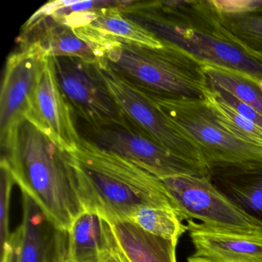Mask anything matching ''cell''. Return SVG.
<instances>
[{"label":"cell","instance_id":"cell-1","mask_svg":"<svg viewBox=\"0 0 262 262\" xmlns=\"http://www.w3.org/2000/svg\"><path fill=\"white\" fill-rule=\"evenodd\" d=\"M122 13L156 38L202 63L242 73L262 82V63L222 32L209 0L134 2Z\"/></svg>","mask_w":262,"mask_h":262},{"label":"cell","instance_id":"cell-2","mask_svg":"<svg viewBox=\"0 0 262 262\" xmlns=\"http://www.w3.org/2000/svg\"><path fill=\"white\" fill-rule=\"evenodd\" d=\"M67 155L85 210L105 220H127L142 208H167L179 214L161 179L132 161L84 138Z\"/></svg>","mask_w":262,"mask_h":262},{"label":"cell","instance_id":"cell-3","mask_svg":"<svg viewBox=\"0 0 262 262\" xmlns=\"http://www.w3.org/2000/svg\"><path fill=\"white\" fill-rule=\"evenodd\" d=\"M15 183L60 229L85 211L68 155L28 120L1 145Z\"/></svg>","mask_w":262,"mask_h":262},{"label":"cell","instance_id":"cell-4","mask_svg":"<svg viewBox=\"0 0 262 262\" xmlns=\"http://www.w3.org/2000/svg\"><path fill=\"white\" fill-rule=\"evenodd\" d=\"M102 55L115 71L146 93L205 101L208 82L204 63L171 44L153 48L117 40L107 44Z\"/></svg>","mask_w":262,"mask_h":262},{"label":"cell","instance_id":"cell-5","mask_svg":"<svg viewBox=\"0 0 262 262\" xmlns=\"http://www.w3.org/2000/svg\"><path fill=\"white\" fill-rule=\"evenodd\" d=\"M146 93L163 116L197 147L208 168L262 162V148L231 136L217 122L205 101L166 99Z\"/></svg>","mask_w":262,"mask_h":262},{"label":"cell","instance_id":"cell-6","mask_svg":"<svg viewBox=\"0 0 262 262\" xmlns=\"http://www.w3.org/2000/svg\"><path fill=\"white\" fill-rule=\"evenodd\" d=\"M96 66L125 119L176 156L209 174L197 147L163 116L145 92L115 71L105 59H99Z\"/></svg>","mask_w":262,"mask_h":262},{"label":"cell","instance_id":"cell-7","mask_svg":"<svg viewBox=\"0 0 262 262\" xmlns=\"http://www.w3.org/2000/svg\"><path fill=\"white\" fill-rule=\"evenodd\" d=\"M161 180L182 220H199L222 231L262 235V224L233 203L209 178L176 176Z\"/></svg>","mask_w":262,"mask_h":262},{"label":"cell","instance_id":"cell-8","mask_svg":"<svg viewBox=\"0 0 262 262\" xmlns=\"http://www.w3.org/2000/svg\"><path fill=\"white\" fill-rule=\"evenodd\" d=\"M52 59L58 83L73 113L94 128L121 124L125 121L96 63L76 57Z\"/></svg>","mask_w":262,"mask_h":262},{"label":"cell","instance_id":"cell-9","mask_svg":"<svg viewBox=\"0 0 262 262\" xmlns=\"http://www.w3.org/2000/svg\"><path fill=\"white\" fill-rule=\"evenodd\" d=\"M98 146L116 153L159 179L176 176L209 178L206 171L176 156L126 119L122 123L95 128Z\"/></svg>","mask_w":262,"mask_h":262},{"label":"cell","instance_id":"cell-10","mask_svg":"<svg viewBox=\"0 0 262 262\" xmlns=\"http://www.w3.org/2000/svg\"><path fill=\"white\" fill-rule=\"evenodd\" d=\"M49 56L35 43L20 47L6 63L0 96V143L4 145L26 114Z\"/></svg>","mask_w":262,"mask_h":262},{"label":"cell","instance_id":"cell-11","mask_svg":"<svg viewBox=\"0 0 262 262\" xmlns=\"http://www.w3.org/2000/svg\"><path fill=\"white\" fill-rule=\"evenodd\" d=\"M73 113L58 83L53 59L50 57L30 99L26 119L68 153L76 149L82 140Z\"/></svg>","mask_w":262,"mask_h":262},{"label":"cell","instance_id":"cell-12","mask_svg":"<svg viewBox=\"0 0 262 262\" xmlns=\"http://www.w3.org/2000/svg\"><path fill=\"white\" fill-rule=\"evenodd\" d=\"M22 243L19 262H67L68 234L22 193Z\"/></svg>","mask_w":262,"mask_h":262},{"label":"cell","instance_id":"cell-13","mask_svg":"<svg viewBox=\"0 0 262 262\" xmlns=\"http://www.w3.org/2000/svg\"><path fill=\"white\" fill-rule=\"evenodd\" d=\"M192 256L211 262H262V235L241 234L188 220Z\"/></svg>","mask_w":262,"mask_h":262},{"label":"cell","instance_id":"cell-14","mask_svg":"<svg viewBox=\"0 0 262 262\" xmlns=\"http://www.w3.org/2000/svg\"><path fill=\"white\" fill-rule=\"evenodd\" d=\"M209 179L233 203L262 224V162L208 168Z\"/></svg>","mask_w":262,"mask_h":262},{"label":"cell","instance_id":"cell-15","mask_svg":"<svg viewBox=\"0 0 262 262\" xmlns=\"http://www.w3.org/2000/svg\"><path fill=\"white\" fill-rule=\"evenodd\" d=\"M122 7L104 9L83 27L73 29L75 33L93 44L100 58L102 49L110 42L122 40L153 48H161L164 42L142 26L125 16Z\"/></svg>","mask_w":262,"mask_h":262},{"label":"cell","instance_id":"cell-16","mask_svg":"<svg viewBox=\"0 0 262 262\" xmlns=\"http://www.w3.org/2000/svg\"><path fill=\"white\" fill-rule=\"evenodd\" d=\"M106 221L129 262H177L174 242L146 232L128 221Z\"/></svg>","mask_w":262,"mask_h":262},{"label":"cell","instance_id":"cell-17","mask_svg":"<svg viewBox=\"0 0 262 262\" xmlns=\"http://www.w3.org/2000/svg\"><path fill=\"white\" fill-rule=\"evenodd\" d=\"M67 262H96L113 237L110 223L96 211L85 210L67 231Z\"/></svg>","mask_w":262,"mask_h":262},{"label":"cell","instance_id":"cell-18","mask_svg":"<svg viewBox=\"0 0 262 262\" xmlns=\"http://www.w3.org/2000/svg\"><path fill=\"white\" fill-rule=\"evenodd\" d=\"M214 11L228 39L262 63V9L240 14H225L214 9Z\"/></svg>","mask_w":262,"mask_h":262},{"label":"cell","instance_id":"cell-19","mask_svg":"<svg viewBox=\"0 0 262 262\" xmlns=\"http://www.w3.org/2000/svg\"><path fill=\"white\" fill-rule=\"evenodd\" d=\"M207 82L220 87L262 116V82L242 73L204 63Z\"/></svg>","mask_w":262,"mask_h":262},{"label":"cell","instance_id":"cell-20","mask_svg":"<svg viewBox=\"0 0 262 262\" xmlns=\"http://www.w3.org/2000/svg\"><path fill=\"white\" fill-rule=\"evenodd\" d=\"M205 102L217 122L231 136L262 148L261 127L239 115L208 86L205 92Z\"/></svg>","mask_w":262,"mask_h":262},{"label":"cell","instance_id":"cell-21","mask_svg":"<svg viewBox=\"0 0 262 262\" xmlns=\"http://www.w3.org/2000/svg\"><path fill=\"white\" fill-rule=\"evenodd\" d=\"M126 221L146 232L178 244L188 227L176 211L167 208H142L130 214Z\"/></svg>","mask_w":262,"mask_h":262},{"label":"cell","instance_id":"cell-22","mask_svg":"<svg viewBox=\"0 0 262 262\" xmlns=\"http://www.w3.org/2000/svg\"><path fill=\"white\" fill-rule=\"evenodd\" d=\"M15 180L8 164L4 159L0 162V240L1 245L8 240L10 231V209L12 191Z\"/></svg>","mask_w":262,"mask_h":262},{"label":"cell","instance_id":"cell-23","mask_svg":"<svg viewBox=\"0 0 262 262\" xmlns=\"http://www.w3.org/2000/svg\"><path fill=\"white\" fill-rule=\"evenodd\" d=\"M208 88L214 91L224 102H226L233 110H235L239 115L243 116L245 119L251 121L254 123L257 124L262 128V116L254 108H251L247 104L244 103L235 96L220 87L215 86V85H211L209 83H208Z\"/></svg>","mask_w":262,"mask_h":262},{"label":"cell","instance_id":"cell-24","mask_svg":"<svg viewBox=\"0 0 262 262\" xmlns=\"http://www.w3.org/2000/svg\"><path fill=\"white\" fill-rule=\"evenodd\" d=\"M22 243V228L18 227L2 246V261L19 262Z\"/></svg>","mask_w":262,"mask_h":262},{"label":"cell","instance_id":"cell-25","mask_svg":"<svg viewBox=\"0 0 262 262\" xmlns=\"http://www.w3.org/2000/svg\"><path fill=\"white\" fill-rule=\"evenodd\" d=\"M96 262H129V260L123 251L121 249L113 234L110 245L100 254Z\"/></svg>","mask_w":262,"mask_h":262},{"label":"cell","instance_id":"cell-26","mask_svg":"<svg viewBox=\"0 0 262 262\" xmlns=\"http://www.w3.org/2000/svg\"><path fill=\"white\" fill-rule=\"evenodd\" d=\"M188 262H211L208 260H205V259L199 258V257H195L194 256H191L188 257Z\"/></svg>","mask_w":262,"mask_h":262}]
</instances>
